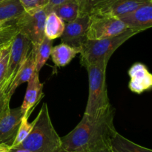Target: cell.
<instances>
[{
    "label": "cell",
    "mask_w": 152,
    "mask_h": 152,
    "mask_svg": "<svg viewBox=\"0 0 152 152\" xmlns=\"http://www.w3.org/2000/svg\"><path fill=\"white\" fill-rule=\"evenodd\" d=\"M113 108L101 116L92 117L84 113L78 125L61 137L62 148L73 152H87L104 145H110L116 134Z\"/></svg>",
    "instance_id": "obj_1"
},
{
    "label": "cell",
    "mask_w": 152,
    "mask_h": 152,
    "mask_svg": "<svg viewBox=\"0 0 152 152\" xmlns=\"http://www.w3.org/2000/svg\"><path fill=\"white\" fill-rule=\"evenodd\" d=\"M34 122L31 134L15 148L30 152H59L62 148L61 137L53 127L46 103L42 104Z\"/></svg>",
    "instance_id": "obj_2"
},
{
    "label": "cell",
    "mask_w": 152,
    "mask_h": 152,
    "mask_svg": "<svg viewBox=\"0 0 152 152\" xmlns=\"http://www.w3.org/2000/svg\"><path fill=\"white\" fill-rule=\"evenodd\" d=\"M107 64L108 61L101 60L86 67L88 74L89 95L85 114L92 117L101 116L112 108L107 90Z\"/></svg>",
    "instance_id": "obj_3"
},
{
    "label": "cell",
    "mask_w": 152,
    "mask_h": 152,
    "mask_svg": "<svg viewBox=\"0 0 152 152\" xmlns=\"http://www.w3.org/2000/svg\"><path fill=\"white\" fill-rule=\"evenodd\" d=\"M138 33V31L128 28L115 37L101 40H87L80 48V63L86 68L88 66L101 60L108 62L111 55L120 46Z\"/></svg>",
    "instance_id": "obj_4"
},
{
    "label": "cell",
    "mask_w": 152,
    "mask_h": 152,
    "mask_svg": "<svg viewBox=\"0 0 152 152\" xmlns=\"http://www.w3.org/2000/svg\"><path fill=\"white\" fill-rule=\"evenodd\" d=\"M49 13L47 7L24 11L16 18V26L19 33L31 41L33 47H37L45 37V23Z\"/></svg>",
    "instance_id": "obj_5"
},
{
    "label": "cell",
    "mask_w": 152,
    "mask_h": 152,
    "mask_svg": "<svg viewBox=\"0 0 152 152\" xmlns=\"http://www.w3.org/2000/svg\"><path fill=\"white\" fill-rule=\"evenodd\" d=\"M128 29L119 18L108 15H90L87 40H101L115 37Z\"/></svg>",
    "instance_id": "obj_6"
},
{
    "label": "cell",
    "mask_w": 152,
    "mask_h": 152,
    "mask_svg": "<svg viewBox=\"0 0 152 152\" xmlns=\"http://www.w3.org/2000/svg\"><path fill=\"white\" fill-rule=\"evenodd\" d=\"M31 48L32 44L31 41L25 35L18 32L10 46L8 64L4 79L7 89L16 76V72L25 61Z\"/></svg>",
    "instance_id": "obj_7"
},
{
    "label": "cell",
    "mask_w": 152,
    "mask_h": 152,
    "mask_svg": "<svg viewBox=\"0 0 152 152\" xmlns=\"http://www.w3.org/2000/svg\"><path fill=\"white\" fill-rule=\"evenodd\" d=\"M152 0H103L92 8L90 15H108L119 18Z\"/></svg>",
    "instance_id": "obj_8"
},
{
    "label": "cell",
    "mask_w": 152,
    "mask_h": 152,
    "mask_svg": "<svg viewBox=\"0 0 152 152\" xmlns=\"http://www.w3.org/2000/svg\"><path fill=\"white\" fill-rule=\"evenodd\" d=\"M22 118L20 107L10 108L9 106L0 114V144L4 143L11 148Z\"/></svg>",
    "instance_id": "obj_9"
},
{
    "label": "cell",
    "mask_w": 152,
    "mask_h": 152,
    "mask_svg": "<svg viewBox=\"0 0 152 152\" xmlns=\"http://www.w3.org/2000/svg\"><path fill=\"white\" fill-rule=\"evenodd\" d=\"M90 15H82L69 22H65L61 36L62 43L76 48H81L87 40V31Z\"/></svg>",
    "instance_id": "obj_10"
},
{
    "label": "cell",
    "mask_w": 152,
    "mask_h": 152,
    "mask_svg": "<svg viewBox=\"0 0 152 152\" xmlns=\"http://www.w3.org/2000/svg\"><path fill=\"white\" fill-rule=\"evenodd\" d=\"M128 28L141 32L152 27V1L145 3L132 11L120 16Z\"/></svg>",
    "instance_id": "obj_11"
},
{
    "label": "cell",
    "mask_w": 152,
    "mask_h": 152,
    "mask_svg": "<svg viewBox=\"0 0 152 152\" xmlns=\"http://www.w3.org/2000/svg\"><path fill=\"white\" fill-rule=\"evenodd\" d=\"M38 72L36 71L28 80L23 102L20 106L22 116L28 118L38 103L44 97L43 83L40 82Z\"/></svg>",
    "instance_id": "obj_12"
},
{
    "label": "cell",
    "mask_w": 152,
    "mask_h": 152,
    "mask_svg": "<svg viewBox=\"0 0 152 152\" xmlns=\"http://www.w3.org/2000/svg\"><path fill=\"white\" fill-rule=\"evenodd\" d=\"M128 73L130 76L129 87L131 91L141 94L151 88L152 75L145 64L135 63L131 66Z\"/></svg>",
    "instance_id": "obj_13"
},
{
    "label": "cell",
    "mask_w": 152,
    "mask_h": 152,
    "mask_svg": "<svg viewBox=\"0 0 152 152\" xmlns=\"http://www.w3.org/2000/svg\"><path fill=\"white\" fill-rule=\"evenodd\" d=\"M35 72V49L32 46L29 53L27 55L25 61L16 72V76L14 77L13 81L11 82L8 89H7V94L10 99L11 98L12 95H13L16 89L18 88V86H19L22 83H25V82H28V80L31 79V76Z\"/></svg>",
    "instance_id": "obj_14"
},
{
    "label": "cell",
    "mask_w": 152,
    "mask_h": 152,
    "mask_svg": "<svg viewBox=\"0 0 152 152\" xmlns=\"http://www.w3.org/2000/svg\"><path fill=\"white\" fill-rule=\"evenodd\" d=\"M80 52V48L73 47L66 43H61L52 48L50 55L56 67H64L69 64Z\"/></svg>",
    "instance_id": "obj_15"
},
{
    "label": "cell",
    "mask_w": 152,
    "mask_h": 152,
    "mask_svg": "<svg viewBox=\"0 0 152 152\" xmlns=\"http://www.w3.org/2000/svg\"><path fill=\"white\" fill-rule=\"evenodd\" d=\"M112 152H152L151 149L141 146L116 132L110 142Z\"/></svg>",
    "instance_id": "obj_16"
},
{
    "label": "cell",
    "mask_w": 152,
    "mask_h": 152,
    "mask_svg": "<svg viewBox=\"0 0 152 152\" xmlns=\"http://www.w3.org/2000/svg\"><path fill=\"white\" fill-rule=\"evenodd\" d=\"M51 11L54 12L65 22H71L80 15L79 5L76 0H67L52 7Z\"/></svg>",
    "instance_id": "obj_17"
},
{
    "label": "cell",
    "mask_w": 152,
    "mask_h": 152,
    "mask_svg": "<svg viewBox=\"0 0 152 152\" xmlns=\"http://www.w3.org/2000/svg\"><path fill=\"white\" fill-rule=\"evenodd\" d=\"M65 22L54 12H50L47 15L45 23V37L52 40L60 37L65 29Z\"/></svg>",
    "instance_id": "obj_18"
},
{
    "label": "cell",
    "mask_w": 152,
    "mask_h": 152,
    "mask_svg": "<svg viewBox=\"0 0 152 152\" xmlns=\"http://www.w3.org/2000/svg\"><path fill=\"white\" fill-rule=\"evenodd\" d=\"M25 11L19 0L0 1V22L15 19Z\"/></svg>",
    "instance_id": "obj_19"
},
{
    "label": "cell",
    "mask_w": 152,
    "mask_h": 152,
    "mask_svg": "<svg viewBox=\"0 0 152 152\" xmlns=\"http://www.w3.org/2000/svg\"><path fill=\"white\" fill-rule=\"evenodd\" d=\"M53 40L45 37L41 43L37 47H34L35 49L36 71L38 72H39L50 58L53 48Z\"/></svg>",
    "instance_id": "obj_20"
},
{
    "label": "cell",
    "mask_w": 152,
    "mask_h": 152,
    "mask_svg": "<svg viewBox=\"0 0 152 152\" xmlns=\"http://www.w3.org/2000/svg\"><path fill=\"white\" fill-rule=\"evenodd\" d=\"M34 123H35L34 120L30 123L28 122V118L22 116L17 131V134H16L14 142L11 146V149H13L19 146L28 137V136L31 134V131L34 128Z\"/></svg>",
    "instance_id": "obj_21"
},
{
    "label": "cell",
    "mask_w": 152,
    "mask_h": 152,
    "mask_svg": "<svg viewBox=\"0 0 152 152\" xmlns=\"http://www.w3.org/2000/svg\"><path fill=\"white\" fill-rule=\"evenodd\" d=\"M18 32L19 31L16 26V21H15L14 25L1 31L0 32V50L5 48L6 46H10Z\"/></svg>",
    "instance_id": "obj_22"
},
{
    "label": "cell",
    "mask_w": 152,
    "mask_h": 152,
    "mask_svg": "<svg viewBox=\"0 0 152 152\" xmlns=\"http://www.w3.org/2000/svg\"><path fill=\"white\" fill-rule=\"evenodd\" d=\"M10 46H6L1 50L0 57V84L4 80L7 73V64H8L9 55H10Z\"/></svg>",
    "instance_id": "obj_23"
},
{
    "label": "cell",
    "mask_w": 152,
    "mask_h": 152,
    "mask_svg": "<svg viewBox=\"0 0 152 152\" xmlns=\"http://www.w3.org/2000/svg\"><path fill=\"white\" fill-rule=\"evenodd\" d=\"M25 11L44 8L48 4L49 0H19Z\"/></svg>",
    "instance_id": "obj_24"
},
{
    "label": "cell",
    "mask_w": 152,
    "mask_h": 152,
    "mask_svg": "<svg viewBox=\"0 0 152 152\" xmlns=\"http://www.w3.org/2000/svg\"><path fill=\"white\" fill-rule=\"evenodd\" d=\"M103 0H76L80 8V16L90 15L92 8Z\"/></svg>",
    "instance_id": "obj_25"
},
{
    "label": "cell",
    "mask_w": 152,
    "mask_h": 152,
    "mask_svg": "<svg viewBox=\"0 0 152 152\" xmlns=\"http://www.w3.org/2000/svg\"><path fill=\"white\" fill-rule=\"evenodd\" d=\"M7 86L4 80L0 84V114L10 106V99L8 98L7 94Z\"/></svg>",
    "instance_id": "obj_26"
},
{
    "label": "cell",
    "mask_w": 152,
    "mask_h": 152,
    "mask_svg": "<svg viewBox=\"0 0 152 152\" xmlns=\"http://www.w3.org/2000/svg\"><path fill=\"white\" fill-rule=\"evenodd\" d=\"M15 21H16V18L13 19H10V20L3 21V22H0V32L4 30L5 28H8V27L12 26L15 24Z\"/></svg>",
    "instance_id": "obj_27"
},
{
    "label": "cell",
    "mask_w": 152,
    "mask_h": 152,
    "mask_svg": "<svg viewBox=\"0 0 152 152\" xmlns=\"http://www.w3.org/2000/svg\"><path fill=\"white\" fill-rule=\"evenodd\" d=\"M87 152H112L110 148V145H104L96 148L91 149Z\"/></svg>",
    "instance_id": "obj_28"
},
{
    "label": "cell",
    "mask_w": 152,
    "mask_h": 152,
    "mask_svg": "<svg viewBox=\"0 0 152 152\" xmlns=\"http://www.w3.org/2000/svg\"><path fill=\"white\" fill-rule=\"evenodd\" d=\"M67 1V0H49L48 4L46 6V7H47L48 10V11H49V13H50V12L51 11L52 7H54V6H56V5H58V4H61V3L64 2V1Z\"/></svg>",
    "instance_id": "obj_29"
},
{
    "label": "cell",
    "mask_w": 152,
    "mask_h": 152,
    "mask_svg": "<svg viewBox=\"0 0 152 152\" xmlns=\"http://www.w3.org/2000/svg\"><path fill=\"white\" fill-rule=\"evenodd\" d=\"M0 152H12L11 148L4 143L0 144Z\"/></svg>",
    "instance_id": "obj_30"
},
{
    "label": "cell",
    "mask_w": 152,
    "mask_h": 152,
    "mask_svg": "<svg viewBox=\"0 0 152 152\" xmlns=\"http://www.w3.org/2000/svg\"><path fill=\"white\" fill-rule=\"evenodd\" d=\"M12 152H30L29 151L25 150V149L22 148H15V149H11Z\"/></svg>",
    "instance_id": "obj_31"
},
{
    "label": "cell",
    "mask_w": 152,
    "mask_h": 152,
    "mask_svg": "<svg viewBox=\"0 0 152 152\" xmlns=\"http://www.w3.org/2000/svg\"><path fill=\"white\" fill-rule=\"evenodd\" d=\"M59 152H73V151H67V150H65V149L62 148L59 151Z\"/></svg>",
    "instance_id": "obj_32"
},
{
    "label": "cell",
    "mask_w": 152,
    "mask_h": 152,
    "mask_svg": "<svg viewBox=\"0 0 152 152\" xmlns=\"http://www.w3.org/2000/svg\"><path fill=\"white\" fill-rule=\"evenodd\" d=\"M2 50V49H1ZM1 50H0V57H1Z\"/></svg>",
    "instance_id": "obj_33"
},
{
    "label": "cell",
    "mask_w": 152,
    "mask_h": 152,
    "mask_svg": "<svg viewBox=\"0 0 152 152\" xmlns=\"http://www.w3.org/2000/svg\"><path fill=\"white\" fill-rule=\"evenodd\" d=\"M4 1V0H0V1Z\"/></svg>",
    "instance_id": "obj_34"
}]
</instances>
